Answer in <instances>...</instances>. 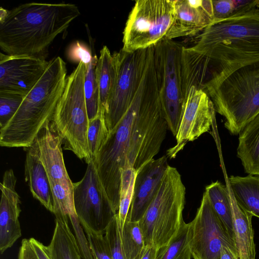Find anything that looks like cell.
Here are the masks:
<instances>
[{
  "label": "cell",
  "instance_id": "obj_22",
  "mask_svg": "<svg viewBox=\"0 0 259 259\" xmlns=\"http://www.w3.org/2000/svg\"><path fill=\"white\" fill-rule=\"evenodd\" d=\"M237 154L246 173L259 176V113L239 134Z\"/></svg>",
  "mask_w": 259,
  "mask_h": 259
},
{
  "label": "cell",
  "instance_id": "obj_28",
  "mask_svg": "<svg viewBox=\"0 0 259 259\" xmlns=\"http://www.w3.org/2000/svg\"><path fill=\"white\" fill-rule=\"evenodd\" d=\"M98 59L97 56L93 55L90 63L86 66L84 91L89 121L95 118L102 111L96 75Z\"/></svg>",
  "mask_w": 259,
  "mask_h": 259
},
{
  "label": "cell",
  "instance_id": "obj_15",
  "mask_svg": "<svg viewBox=\"0 0 259 259\" xmlns=\"http://www.w3.org/2000/svg\"><path fill=\"white\" fill-rule=\"evenodd\" d=\"M49 61L0 53V92L26 96L45 71Z\"/></svg>",
  "mask_w": 259,
  "mask_h": 259
},
{
  "label": "cell",
  "instance_id": "obj_17",
  "mask_svg": "<svg viewBox=\"0 0 259 259\" xmlns=\"http://www.w3.org/2000/svg\"><path fill=\"white\" fill-rule=\"evenodd\" d=\"M167 157L153 159L136 171L133 198L127 219L138 222L153 200L168 166Z\"/></svg>",
  "mask_w": 259,
  "mask_h": 259
},
{
  "label": "cell",
  "instance_id": "obj_1",
  "mask_svg": "<svg viewBox=\"0 0 259 259\" xmlns=\"http://www.w3.org/2000/svg\"><path fill=\"white\" fill-rule=\"evenodd\" d=\"M80 13L72 4L29 3L0 9V48L6 54L45 59L54 39Z\"/></svg>",
  "mask_w": 259,
  "mask_h": 259
},
{
  "label": "cell",
  "instance_id": "obj_16",
  "mask_svg": "<svg viewBox=\"0 0 259 259\" xmlns=\"http://www.w3.org/2000/svg\"><path fill=\"white\" fill-rule=\"evenodd\" d=\"M17 179L13 170H7L0 184V252L3 254L21 236L19 221L20 197L15 190Z\"/></svg>",
  "mask_w": 259,
  "mask_h": 259
},
{
  "label": "cell",
  "instance_id": "obj_26",
  "mask_svg": "<svg viewBox=\"0 0 259 259\" xmlns=\"http://www.w3.org/2000/svg\"><path fill=\"white\" fill-rule=\"evenodd\" d=\"M204 192L231 238L235 241L232 194H230L228 187L217 181L207 185Z\"/></svg>",
  "mask_w": 259,
  "mask_h": 259
},
{
  "label": "cell",
  "instance_id": "obj_32",
  "mask_svg": "<svg viewBox=\"0 0 259 259\" xmlns=\"http://www.w3.org/2000/svg\"><path fill=\"white\" fill-rule=\"evenodd\" d=\"M24 96L0 92V128L11 119L20 107Z\"/></svg>",
  "mask_w": 259,
  "mask_h": 259
},
{
  "label": "cell",
  "instance_id": "obj_19",
  "mask_svg": "<svg viewBox=\"0 0 259 259\" xmlns=\"http://www.w3.org/2000/svg\"><path fill=\"white\" fill-rule=\"evenodd\" d=\"M34 143L50 182L59 183L73 191V183L66 170L63 156V139L52 121H47L43 126Z\"/></svg>",
  "mask_w": 259,
  "mask_h": 259
},
{
  "label": "cell",
  "instance_id": "obj_23",
  "mask_svg": "<svg viewBox=\"0 0 259 259\" xmlns=\"http://www.w3.org/2000/svg\"><path fill=\"white\" fill-rule=\"evenodd\" d=\"M234 240L239 259H255L252 214L241 208L232 195Z\"/></svg>",
  "mask_w": 259,
  "mask_h": 259
},
{
  "label": "cell",
  "instance_id": "obj_34",
  "mask_svg": "<svg viewBox=\"0 0 259 259\" xmlns=\"http://www.w3.org/2000/svg\"><path fill=\"white\" fill-rule=\"evenodd\" d=\"M94 259H113L104 234L94 233L83 227Z\"/></svg>",
  "mask_w": 259,
  "mask_h": 259
},
{
  "label": "cell",
  "instance_id": "obj_4",
  "mask_svg": "<svg viewBox=\"0 0 259 259\" xmlns=\"http://www.w3.org/2000/svg\"><path fill=\"white\" fill-rule=\"evenodd\" d=\"M154 52V46L147 48L144 71L136 93L138 108L123 168L136 171L158 154L168 128L156 79Z\"/></svg>",
  "mask_w": 259,
  "mask_h": 259
},
{
  "label": "cell",
  "instance_id": "obj_14",
  "mask_svg": "<svg viewBox=\"0 0 259 259\" xmlns=\"http://www.w3.org/2000/svg\"><path fill=\"white\" fill-rule=\"evenodd\" d=\"M212 102L202 90L190 88L183 106L181 119L176 138L177 144L167 151V156L175 157L189 142L208 132L215 117Z\"/></svg>",
  "mask_w": 259,
  "mask_h": 259
},
{
  "label": "cell",
  "instance_id": "obj_31",
  "mask_svg": "<svg viewBox=\"0 0 259 259\" xmlns=\"http://www.w3.org/2000/svg\"><path fill=\"white\" fill-rule=\"evenodd\" d=\"M109 132L106 127L101 111L95 118L89 121L87 143L89 155L94 160L106 141Z\"/></svg>",
  "mask_w": 259,
  "mask_h": 259
},
{
  "label": "cell",
  "instance_id": "obj_3",
  "mask_svg": "<svg viewBox=\"0 0 259 259\" xmlns=\"http://www.w3.org/2000/svg\"><path fill=\"white\" fill-rule=\"evenodd\" d=\"M66 63L60 57L51 61L43 75L24 96L16 113L0 128V145L28 148L48 121H52L67 79Z\"/></svg>",
  "mask_w": 259,
  "mask_h": 259
},
{
  "label": "cell",
  "instance_id": "obj_13",
  "mask_svg": "<svg viewBox=\"0 0 259 259\" xmlns=\"http://www.w3.org/2000/svg\"><path fill=\"white\" fill-rule=\"evenodd\" d=\"M191 223L190 247L193 259H220L223 245L236 250L235 241L204 192Z\"/></svg>",
  "mask_w": 259,
  "mask_h": 259
},
{
  "label": "cell",
  "instance_id": "obj_38",
  "mask_svg": "<svg viewBox=\"0 0 259 259\" xmlns=\"http://www.w3.org/2000/svg\"><path fill=\"white\" fill-rule=\"evenodd\" d=\"M18 259H38L29 239L22 240L19 252Z\"/></svg>",
  "mask_w": 259,
  "mask_h": 259
},
{
  "label": "cell",
  "instance_id": "obj_8",
  "mask_svg": "<svg viewBox=\"0 0 259 259\" xmlns=\"http://www.w3.org/2000/svg\"><path fill=\"white\" fill-rule=\"evenodd\" d=\"M175 2L136 1L125 23L121 50L131 53L154 46L163 39L174 18Z\"/></svg>",
  "mask_w": 259,
  "mask_h": 259
},
{
  "label": "cell",
  "instance_id": "obj_5",
  "mask_svg": "<svg viewBox=\"0 0 259 259\" xmlns=\"http://www.w3.org/2000/svg\"><path fill=\"white\" fill-rule=\"evenodd\" d=\"M203 91L215 112L225 118L224 125L233 135L259 113V61L243 66Z\"/></svg>",
  "mask_w": 259,
  "mask_h": 259
},
{
  "label": "cell",
  "instance_id": "obj_9",
  "mask_svg": "<svg viewBox=\"0 0 259 259\" xmlns=\"http://www.w3.org/2000/svg\"><path fill=\"white\" fill-rule=\"evenodd\" d=\"M137 108L138 99L135 95L126 113L109 133L93 160L103 186L117 213L119 205L121 172L125 165Z\"/></svg>",
  "mask_w": 259,
  "mask_h": 259
},
{
  "label": "cell",
  "instance_id": "obj_18",
  "mask_svg": "<svg viewBox=\"0 0 259 259\" xmlns=\"http://www.w3.org/2000/svg\"><path fill=\"white\" fill-rule=\"evenodd\" d=\"M213 20L212 0H176L174 18L164 39L195 35Z\"/></svg>",
  "mask_w": 259,
  "mask_h": 259
},
{
  "label": "cell",
  "instance_id": "obj_10",
  "mask_svg": "<svg viewBox=\"0 0 259 259\" xmlns=\"http://www.w3.org/2000/svg\"><path fill=\"white\" fill-rule=\"evenodd\" d=\"M184 46L163 39L155 45L154 64L160 100L168 128L176 137L184 99L182 83Z\"/></svg>",
  "mask_w": 259,
  "mask_h": 259
},
{
  "label": "cell",
  "instance_id": "obj_25",
  "mask_svg": "<svg viewBox=\"0 0 259 259\" xmlns=\"http://www.w3.org/2000/svg\"><path fill=\"white\" fill-rule=\"evenodd\" d=\"M229 185L237 204L252 216L259 218V177L231 176Z\"/></svg>",
  "mask_w": 259,
  "mask_h": 259
},
{
  "label": "cell",
  "instance_id": "obj_6",
  "mask_svg": "<svg viewBox=\"0 0 259 259\" xmlns=\"http://www.w3.org/2000/svg\"><path fill=\"white\" fill-rule=\"evenodd\" d=\"M185 195L181 175L168 165L153 200L138 222L146 246L159 250L175 237L184 221Z\"/></svg>",
  "mask_w": 259,
  "mask_h": 259
},
{
  "label": "cell",
  "instance_id": "obj_33",
  "mask_svg": "<svg viewBox=\"0 0 259 259\" xmlns=\"http://www.w3.org/2000/svg\"><path fill=\"white\" fill-rule=\"evenodd\" d=\"M104 235L112 258L125 259L117 223V214L108 226Z\"/></svg>",
  "mask_w": 259,
  "mask_h": 259
},
{
  "label": "cell",
  "instance_id": "obj_40",
  "mask_svg": "<svg viewBox=\"0 0 259 259\" xmlns=\"http://www.w3.org/2000/svg\"><path fill=\"white\" fill-rule=\"evenodd\" d=\"M220 259H239L237 251L227 245H223Z\"/></svg>",
  "mask_w": 259,
  "mask_h": 259
},
{
  "label": "cell",
  "instance_id": "obj_2",
  "mask_svg": "<svg viewBox=\"0 0 259 259\" xmlns=\"http://www.w3.org/2000/svg\"><path fill=\"white\" fill-rule=\"evenodd\" d=\"M189 48L210 59L215 69L214 76L204 87L220 81L241 67L258 61L259 8L241 10L213 20Z\"/></svg>",
  "mask_w": 259,
  "mask_h": 259
},
{
  "label": "cell",
  "instance_id": "obj_41",
  "mask_svg": "<svg viewBox=\"0 0 259 259\" xmlns=\"http://www.w3.org/2000/svg\"><path fill=\"white\" fill-rule=\"evenodd\" d=\"M158 250L154 246H146L145 252L141 259H156Z\"/></svg>",
  "mask_w": 259,
  "mask_h": 259
},
{
  "label": "cell",
  "instance_id": "obj_37",
  "mask_svg": "<svg viewBox=\"0 0 259 259\" xmlns=\"http://www.w3.org/2000/svg\"><path fill=\"white\" fill-rule=\"evenodd\" d=\"M214 20L226 18L234 12L233 0H212Z\"/></svg>",
  "mask_w": 259,
  "mask_h": 259
},
{
  "label": "cell",
  "instance_id": "obj_27",
  "mask_svg": "<svg viewBox=\"0 0 259 259\" xmlns=\"http://www.w3.org/2000/svg\"><path fill=\"white\" fill-rule=\"evenodd\" d=\"M190 231L191 223L183 221L175 237L158 250L156 259H191Z\"/></svg>",
  "mask_w": 259,
  "mask_h": 259
},
{
  "label": "cell",
  "instance_id": "obj_30",
  "mask_svg": "<svg viewBox=\"0 0 259 259\" xmlns=\"http://www.w3.org/2000/svg\"><path fill=\"white\" fill-rule=\"evenodd\" d=\"M136 175V170L131 168H124L121 172L119 205L117 213V223L120 236L131 206Z\"/></svg>",
  "mask_w": 259,
  "mask_h": 259
},
{
  "label": "cell",
  "instance_id": "obj_7",
  "mask_svg": "<svg viewBox=\"0 0 259 259\" xmlns=\"http://www.w3.org/2000/svg\"><path fill=\"white\" fill-rule=\"evenodd\" d=\"M86 66L80 62L67 76L52 122L63 139L64 149L73 152L87 163L89 155L87 133L89 123L84 91Z\"/></svg>",
  "mask_w": 259,
  "mask_h": 259
},
{
  "label": "cell",
  "instance_id": "obj_20",
  "mask_svg": "<svg viewBox=\"0 0 259 259\" xmlns=\"http://www.w3.org/2000/svg\"><path fill=\"white\" fill-rule=\"evenodd\" d=\"M25 161V181L33 197L48 210L55 212L53 193L47 172L40 160L35 144L27 149Z\"/></svg>",
  "mask_w": 259,
  "mask_h": 259
},
{
  "label": "cell",
  "instance_id": "obj_12",
  "mask_svg": "<svg viewBox=\"0 0 259 259\" xmlns=\"http://www.w3.org/2000/svg\"><path fill=\"white\" fill-rule=\"evenodd\" d=\"M147 48L127 53L117 52L118 71L112 94L103 111L106 127L110 133L129 108L144 71Z\"/></svg>",
  "mask_w": 259,
  "mask_h": 259
},
{
  "label": "cell",
  "instance_id": "obj_29",
  "mask_svg": "<svg viewBox=\"0 0 259 259\" xmlns=\"http://www.w3.org/2000/svg\"><path fill=\"white\" fill-rule=\"evenodd\" d=\"M125 259H141L146 246L138 222L126 219L121 235Z\"/></svg>",
  "mask_w": 259,
  "mask_h": 259
},
{
  "label": "cell",
  "instance_id": "obj_36",
  "mask_svg": "<svg viewBox=\"0 0 259 259\" xmlns=\"http://www.w3.org/2000/svg\"><path fill=\"white\" fill-rule=\"evenodd\" d=\"M90 47L88 48L85 45L79 41H76L72 44L69 48L67 56L68 59L74 62H82L85 66L88 65L93 57V49Z\"/></svg>",
  "mask_w": 259,
  "mask_h": 259
},
{
  "label": "cell",
  "instance_id": "obj_35",
  "mask_svg": "<svg viewBox=\"0 0 259 259\" xmlns=\"http://www.w3.org/2000/svg\"><path fill=\"white\" fill-rule=\"evenodd\" d=\"M69 221L72 226L74 235L78 244L82 259H94L89 243L82 226L76 213L69 215Z\"/></svg>",
  "mask_w": 259,
  "mask_h": 259
},
{
  "label": "cell",
  "instance_id": "obj_21",
  "mask_svg": "<svg viewBox=\"0 0 259 259\" xmlns=\"http://www.w3.org/2000/svg\"><path fill=\"white\" fill-rule=\"evenodd\" d=\"M55 227L49 246L52 259H81L80 250L74 234L69 225V218L55 211Z\"/></svg>",
  "mask_w": 259,
  "mask_h": 259
},
{
  "label": "cell",
  "instance_id": "obj_24",
  "mask_svg": "<svg viewBox=\"0 0 259 259\" xmlns=\"http://www.w3.org/2000/svg\"><path fill=\"white\" fill-rule=\"evenodd\" d=\"M118 71L117 52L112 54L108 47L104 46L100 51L96 68L100 104L102 113L115 88Z\"/></svg>",
  "mask_w": 259,
  "mask_h": 259
},
{
  "label": "cell",
  "instance_id": "obj_11",
  "mask_svg": "<svg viewBox=\"0 0 259 259\" xmlns=\"http://www.w3.org/2000/svg\"><path fill=\"white\" fill-rule=\"evenodd\" d=\"M75 210L82 226L105 234L117 213L114 211L99 177L93 160L88 163L82 179L73 183Z\"/></svg>",
  "mask_w": 259,
  "mask_h": 259
},
{
  "label": "cell",
  "instance_id": "obj_39",
  "mask_svg": "<svg viewBox=\"0 0 259 259\" xmlns=\"http://www.w3.org/2000/svg\"><path fill=\"white\" fill-rule=\"evenodd\" d=\"M29 239L38 259H52L48 246L44 245L34 238H30Z\"/></svg>",
  "mask_w": 259,
  "mask_h": 259
}]
</instances>
